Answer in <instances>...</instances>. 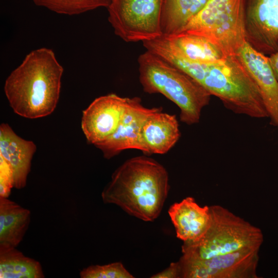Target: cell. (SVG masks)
Returning a JSON list of instances; mask_svg holds the SVG:
<instances>
[{
  "label": "cell",
  "mask_w": 278,
  "mask_h": 278,
  "mask_svg": "<svg viewBox=\"0 0 278 278\" xmlns=\"http://www.w3.org/2000/svg\"><path fill=\"white\" fill-rule=\"evenodd\" d=\"M163 36L184 57L192 61L212 62L228 56L207 40L199 36L184 32Z\"/></svg>",
  "instance_id": "cell-17"
},
{
  "label": "cell",
  "mask_w": 278,
  "mask_h": 278,
  "mask_svg": "<svg viewBox=\"0 0 278 278\" xmlns=\"http://www.w3.org/2000/svg\"><path fill=\"white\" fill-rule=\"evenodd\" d=\"M145 47L187 74L233 112L252 118L268 117L259 89L237 55L212 62L192 61L163 36L147 41Z\"/></svg>",
  "instance_id": "cell-1"
},
{
  "label": "cell",
  "mask_w": 278,
  "mask_h": 278,
  "mask_svg": "<svg viewBox=\"0 0 278 278\" xmlns=\"http://www.w3.org/2000/svg\"><path fill=\"white\" fill-rule=\"evenodd\" d=\"M247 41L264 55L278 51V0H245Z\"/></svg>",
  "instance_id": "cell-9"
},
{
  "label": "cell",
  "mask_w": 278,
  "mask_h": 278,
  "mask_svg": "<svg viewBox=\"0 0 278 278\" xmlns=\"http://www.w3.org/2000/svg\"><path fill=\"white\" fill-rule=\"evenodd\" d=\"M139 80L148 94L160 93L180 109V119L187 125L199 122L211 94L184 71L146 50L138 58Z\"/></svg>",
  "instance_id": "cell-4"
},
{
  "label": "cell",
  "mask_w": 278,
  "mask_h": 278,
  "mask_svg": "<svg viewBox=\"0 0 278 278\" xmlns=\"http://www.w3.org/2000/svg\"><path fill=\"white\" fill-rule=\"evenodd\" d=\"M210 0H164L161 19L163 34L179 32Z\"/></svg>",
  "instance_id": "cell-19"
},
{
  "label": "cell",
  "mask_w": 278,
  "mask_h": 278,
  "mask_svg": "<svg viewBox=\"0 0 278 278\" xmlns=\"http://www.w3.org/2000/svg\"><path fill=\"white\" fill-rule=\"evenodd\" d=\"M161 108L144 107L137 97L128 98L119 123L114 132L103 141L95 145L107 159L127 149L142 151L141 131L147 117Z\"/></svg>",
  "instance_id": "cell-10"
},
{
  "label": "cell",
  "mask_w": 278,
  "mask_h": 278,
  "mask_svg": "<svg viewBox=\"0 0 278 278\" xmlns=\"http://www.w3.org/2000/svg\"><path fill=\"white\" fill-rule=\"evenodd\" d=\"M1 278H43L40 263L16 247L0 245Z\"/></svg>",
  "instance_id": "cell-18"
},
{
  "label": "cell",
  "mask_w": 278,
  "mask_h": 278,
  "mask_svg": "<svg viewBox=\"0 0 278 278\" xmlns=\"http://www.w3.org/2000/svg\"><path fill=\"white\" fill-rule=\"evenodd\" d=\"M168 213L177 238L183 242L200 240L211 223L210 206H201L191 197L173 203Z\"/></svg>",
  "instance_id": "cell-13"
},
{
  "label": "cell",
  "mask_w": 278,
  "mask_h": 278,
  "mask_svg": "<svg viewBox=\"0 0 278 278\" xmlns=\"http://www.w3.org/2000/svg\"><path fill=\"white\" fill-rule=\"evenodd\" d=\"M162 110L150 115L142 127L141 143L145 154H164L180 137L176 116L162 112Z\"/></svg>",
  "instance_id": "cell-14"
},
{
  "label": "cell",
  "mask_w": 278,
  "mask_h": 278,
  "mask_svg": "<svg viewBox=\"0 0 278 278\" xmlns=\"http://www.w3.org/2000/svg\"><path fill=\"white\" fill-rule=\"evenodd\" d=\"M30 211L8 198L0 197V245L16 247L27 232Z\"/></svg>",
  "instance_id": "cell-16"
},
{
  "label": "cell",
  "mask_w": 278,
  "mask_h": 278,
  "mask_svg": "<svg viewBox=\"0 0 278 278\" xmlns=\"http://www.w3.org/2000/svg\"><path fill=\"white\" fill-rule=\"evenodd\" d=\"M38 6L55 12L67 15L79 14L99 7L109 6L111 0H32Z\"/></svg>",
  "instance_id": "cell-20"
},
{
  "label": "cell",
  "mask_w": 278,
  "mask_h": 278,
  "mask_svg": "<svg viewBox=\"0 0 278 278\" xmlns=\"http://www.w3.org/2000/svg\"><path fill=\"white\" fill-rule=\"evenodd\" d=\"M81 278H133L120 262L91 265L80 272Z\"/></svg>",
  "instance_id": "cell-21"
},
{
  "label": "cell",
  "mask_w": 278,
  "mask_h": 278,
  "mask_svg": "<svg viewBox=\"0 0 278 278\" xmlns=\"http://www.w3.org/2000/svg\"><path fill=\"white\" fill-rule=\"evenodd\" d=\"M128 97L110 94L96 98L83 111L81 128L89 143L95 145L106 140L116 129Z\"/></svg>",
  "instance_id": "cell-11"
},
{
  "label": "cell",
  "mask_w": 278,
  "mask_h": 278,
  "mask_svg": "<svg viewBox=\"0 0 278 278\" xmlns=\"http://www.w3.org/2000/svg\"><path fill=\"white\" fill-rule=\"evenodd\" d=\"M210 210L208 229L198 241L183 242L180 259L206 260L244 249H260L264 236L259 228L222 206H210Z\"/></svg>",
  "instance_id": "cell-5"
},
{
  "label": "cell",
  "mask_w": 278,
  "mask_h": 278,
  "mask_svg": "<svg viewBox=\"0 0 278 278\" xmlns=\"http://www.w3.org/2000/svg\"><path fill=\"white\" fill-rule=\"evenodd\" d=\"M179 32L202 37L225 56L237 55L247 41L245 0H210Z\"/></svg>",
  "instance_id": "cell-6"
},
{
  "label": "cell",
  "mask_w": 278,
  "mask_h": 278,
  "mask_svg": "<svg viewBox=\"0 0 278 278\" xmlns=\"http://www.w3.org/2000/svg\"><path fill=\"white\" fill-rule=\"evenodd\" d=\"M169 190L168 173L155 160L138 156L126 160L113 172L101 193L106 204H113L146 222L160 215Z\"/></svg>",
  "instance_id": "cell-2"
},
{
  "label": "cell",
  "mask_w": 278,
  "mask_h": 278,
  "mask_svg": "<svg viewBox=\"0 0 278 278\" xmlns=\"http://www.w3.org/2000/svg\"><path fill=\"white\" fill-rule=\"evenodd\" d=\"M63 68L51 49L27 54L6 80L4 91L16 114L28 118L51 114L59 100Z\"/></svg>",
  "instance_id": "cell-3"
},
{
  "label": "cell",
  "mask_w": 278,
  "mask_h": 278,
  "mask_svg": "<svg viewBox=\"0 0 278 278\" xmlns=\"http://www.w3.org/2000/svg\"><path fill=\"white\" fill-rule=\"evenodd\" d=\"M152 278H178L181 277V267L179 261L171 263L163 271L151 276Z\"/></svg>",
  "instance_id": "cell-23"
},
{
  "label": "cell",
  "mask_w": 278,
  "mask_h": 278,
  "mask_svg": "<svg viewBox=\"0 0 278 278\" xmlns=\"http://www.w3.org/2000/svg\"><path fill=\"white\" fill-rule=\"evenodd\" d=\"M259 251L257 249H246L201 260L180 258L181 277L258 278Z\"/></svg>",
  "instance_id": "cell-8"
},
{
  "label": "cell",
  "mask_w": 278,
  "mask_h": 278,
  "mask_svg": "<svg viewBox=\"0 0 278 278\" xmlns=\"http://www.w3.org/2000/svg\"><path fill=\"white\" fill-rule=\"evenodd\" d=\"M164 0H111L108 20L115 33L127 42L161 37Z\"/></svg>",
  "instance_id": "cell-7"
},
{
  "label": "cell",
  "mask_w": 278,
  "mask_h": 278,
  "mask_svg": "<svg viewBox=\"0 0 278 278\" xmlns=\"http://www.w3.org/2000/svg\"><path fill=\"white\" fill-rule=\"evenodd\" d=\"M33 142L22 138L7 124L0 126V155L11 164L13 171V187L23 188L36 152Z\"/></svg>",
  "instance_id": "cell-15"
},
{
  "label": "cell",
  "mask_w": 278,
  "mask_h": 278,
  "mask_svg": "<svg viewBox=\"0 0 278 278\" xmlns=\"http://www.w3.org/2000/svg\"><path fill=\"white\" fill-rule=\"evenodd\" d=\"M13 187V171L8 161L0 155V197L9 198Z\"/></svg>",
  "instance_id": "cell-22"
},
{
  "label": "cell",
  "mask_w": 278,
  "mask_h": 278,
  "mask_svg": "<svg viewBox=\"0 0 278 278\" xmlns=\"http://www.w3.org/2000/svg\"><path fill=\"white\" fill-rule=\"evenodd\" d=\"M268 59L270 65L278 80V51L270 54Z\"/></svg>",
  "instance_id": "cell-24"
},
{
  "label": "cell",
  "mask_w": 278,
  "mask_h": 278,
  "mask_svg": "<svg viewBox=\"0 0 278 278\" xmlns=\"http://www.w3.org/2000/svg\"><path fill=\"white\" fill-rule=\"evenodd\" d=\"M237 55L259 89L271 124L278 128V80L268 57L247 41L238 49Z\"/></svg>",
  "instance_id": "cell-12"
}]
</instances>
